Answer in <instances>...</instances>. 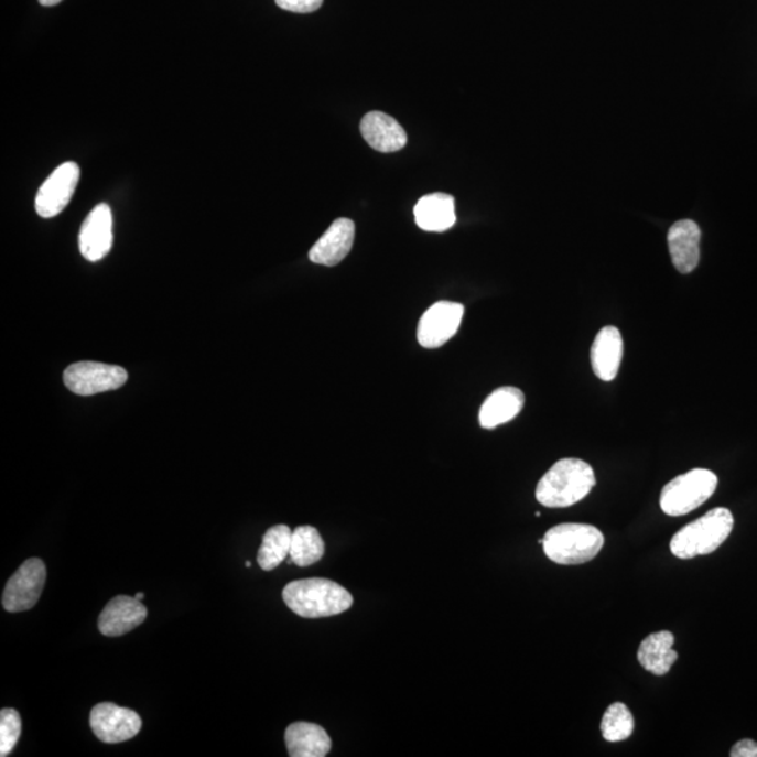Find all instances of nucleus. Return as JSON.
Masks as SVG:
<instances>
[{
    "label": "nucleus",
    "instance_id": "412c9836",
    "mask_svg": "<svg viewBox=\"0 0 757 757\" xmlns=\"http://www.w3.org/2000/svg\"><path fill=\"white\" fill-rule=\"evenodd\" d=\"M292 532L286 525H277L267 530L262 536V543L257 554V561L261 570L272 571L285 561L291 553Z\"/></svg>",
    "mask_w": 757,
    "mask_h": 757
},
{
    "label": "nucleus",
    "instance_id": "39448f33",
    "mask_svg": "<svg viewBox=\"0 0 757 757\" xmlns=\"http://www.w3.org/2000/svg\"><path fill=\"white\" fill-rule=\"evenodd\" d=\"M718 477L707 468H693L674 477L661 493L659 505L668 517H683L702 507L717 490Z\"/></svg>",
    "mask_w": 757,
    "mask_h": 757
},
{
    "label": "nucleus",
    "instance_id": "f8f14e48",
    "mask_svg": "<svg viewBox=\"0 0 757 757\" xmlns=\"http://www.w3.org/2000/svg\"><path fill=\"white\" fill-rule=\"evenodd\" d=\"M148 616L147 606L136 596H117L108 602L99 617V630L106 637H121L141 626Z\"/></svg>",
    "mask_w": 757,
    "mask_h": 757
},
{
    "label": "nucleus",
    "instance_id": "b1692460",
    "mask_svg": "<svg viewBox=\"0 0 757 757\" xmlns=\"http://www.w3.org/2000/svg\"><path fill=\"white\" fill-rule=\"evenodd\" d=\"M22 734V718L13 709L0 712V756L10 755Z\"/></svg>",
    "mask_w": 757,
    "mask_h": 757
},
{
    "label": "nucleus",
    "instance_id": "a211bd4d",
    "mask_svg": "<svg viewBox=\"0 0 757 757\" xmlns=\"http://www.w3.org/2000/svg\"><path fill=\"white\" fill-rule=\"evenodd\" d=\"M288 754L292 757H324L332 750V738L321 725L293 723L285 731Z\"/></svg>",
    "mask_w": 757,
    "mask_h": 757
},
{
    "label": "nucleus",
    "instance_id": "bb28decb",
    "mask_svg": "<svg viewBox=\"0 0 757 757\" xmlns=\"http://www.w3.org/2000/svg\"><path fill=\"white\" fill-rule=\"evenodd\" d=\"M43 7L50 8V7H56V4L61 3L62 0H39Z\"/></svg>",
    "mask_w": 757,
    "mask_h": 757
},
{
    "label": "nucleus",
    "instance_id": "ddd939ff",
    "mask_svg": "<svg viewBox=\"0 0 757 757\" xmlns=\"http://www.w3.org/2000/svg\"><path fill=\"white\" fill-rule=\"evenodd\" d=\"M355 239V224L352 219L334 220L326 234L309 251L314 264L334 267L339 264L352 251Z\"/></svg>",
    "mask_w": 757,
    "mask_h": 757
},
{
    "label": "nucleus",
    "instance_id": "c85d7f7f",
    "mask_svg": "<svg viewBox=\"0 0 757 757\" xmlns=\"http://www.w3.org/2000/svg\"><path fill=\"white\" fill-rule=\"evenodd\" d=\"M246 566H247V569H250V566H251L250 561H246Z\"/></svg>",
    "mask_w": 757,
    "mask_h": 757
},
{
    "label": "nucleus",
    "instance_id": "7ed1b4c3",
    "mask_svg": "<svg viewBox=\"0 0 757 757\" xmlns=\"http://www.w3.org/2000/svg\"><path fill=\"white\" fill-rule=\"evenodd\" d=\"M733 529V512L727 508H714L674 533L672 554L681 560L712 554L729 538Z\"/></svg>",
    "mask_w": 757,
    "mask_h": 757
},
{
    "label": "nucleus",
    "instance_id": "2eb2a0df",
    "mask_svg": "<svg viewBox=\"0 0 757 757\" xmlns=\"http://www.w3.org/2000/svg\"><path fill=\"white\" fill-rule=\"evenodd\" d=\"M625 344L620 329L607 326L597 333L591 348V364L595 375L605 382H612L619 374Z\"/></svg>",
    "mask_w": 757,
    "mask_h": 757
},
{
    "label": "nucleus",
    "instance_id": "9d476101",
    "mask_svg": "<svg viewBox=\"0 0 757 757\" xmlns=\"http://www.w3.org/2000/svg\"><path fill=\"white\" fill-rule=\"evenodd\" d=\"M465 306L441 301L422 314L417 338L424 348H440L455 336L461 327Z\"/></svg>",
    "mask_w": 757,
    "mask_h": 757
},
{
    "label": "nucleus",
    "instance_id": "1a4fd4ad",
    "mask_svg": "<svg viewBox=\"0 0 757 757\" xmlns=\"http://www.w3.org/2000/svg\"><path fill=\"white\" fill-rule=\"evenodd\" d=\"M79 179L80 169L74 162L61 164L46 179V182L39 190L37 197H35V210L41 218H54L68 207Z\"/></svg>",
    "mask_w": 757,
    "mask_h": 757
},
{
    "label": "nucleus",
    "instance_id": "4be33fe9",
    "mask_svg": "<svg viewBox=\"0 0 757 757\" xmlns=\"http://www.w3.org/2000/svg\"><path fill=\"white\" fill-rule=\"evenodd\" d=\"M324 542L318 530L313 527H299L292 532L290 558L298 566L316 564L324 555Z\"/></svg>",
    "mask_w": 757,
    "mask_h": 757
},
{
    "label": "nucleus",
    "instance_id": "423d86ee",
    "mask_svg": "<svg viewBox=\"0 0 757 757\" xmlns=\"http://www.w3.org/2000/svg\"><path fill=\"white\" fill-rule=\"evenodd\" d=\"M127 370L117 365L77 363L65 369L64 382L72 393L93 396L122 388Z\"/></svg>",
    "mask_w": 757,
    "mask_h": 757
},
{
    "label": "nucleus",
    "instance_id": "a878e982",
    "mask_svg": "<svg viewBox=\"0 0 757 757\" xmlns=\"http://www.w3.org/2000/svg\"><path fill=\"white\" fill-rule=\"evenodd\" d=\"M731 757H757V743L751 739H743L731 749Z\"/></svg>",
    "mask_w": 757,
    "mask_h": 757
},
{
    "label": "nucleus",
    "instance_id": "f257e3e1",
    "mask_svg": "<svg viewBox=\"0 0 757 757\" xmlns=\"http://www.w3.org/2000/svg\"><path fill=\"white\" fill-rule=\"evenodd\" d=\"M282 597L293 613L305 619L336 616L354 604L353 595L344 586L326 578L290 582Z\"/></svg>",
    "mask_w": 757,
    "mask_h": 757
},
{
    "label": "nucleus",
    "instance_id": "9b49d317",
    "mask_svg": "<svg viewBox=\"0 0 757 757\" xmlns=\"http://www.w3.org/2000/svg\"><path fill=\"white\" fill-rule=\"evenodd\" d=\"M112 246V215L107 204L91 210L79 234V249L86 260L96 262L105 259Z\"/></svg>",
    "mask_w": 757,
    "mask_h": 757
},
{
    "label": "nucleus",
    "instance_id": "6ab92c4d",
    "mask_svg": "<svg viewBox=\"0 0 757 757\" xmlns=\"http://www.w3.org/2000/svg\"><path fill=\"white\" fill-rule=\"evenodd\" d=\"M414 218L422 230H450L456 224L455 198L444 193L425 195L415 205Z\"/></svg>",
    "mask_w": 757,
    "mask_h": 757
},
{
    "label": "nucleus",
    "instance_id": "aec40b11",
    "mask_svg": "<svg viewBox=\"0 0 757 757\" xmlns=\"http://www.w3.org/2000/svg\"><path fill=\"white\" fill-rule=\"evenodd\" d=\"M674 636L671 631H658L650 635L638 648V662L646 671L663 677L677 662L678 652L673 650Z\"/></svg>",
    "mask_w": 757,
    "mask_h": 757
},
{
    "label": "nucleus",
    "instance_id": "20e7f679",
    "mask_svg": "<svg viewBox=\"0 0 757 757\" xmlns=\"http://www.w3.org/2000/svg\"><path fill=\"white\" fill-rule=\"evenodd\" d=\"M605 544L599 529L586 523H561L543 538V550L555 564L578 565L594 560Z\"/></svg>",
    "mask_w": 757,
    "mask_h": 757
},
{
    "label": "nucleus",
    "instance_id": "f03ea898",
    "mask_svg": "<svg viewBox=\"0 0 757 757\" xmlns=\"http://www.w3.org/2000/svg\"><path fill=\"white\" fill-rule=\"evenodd\" d=\"M595 484V472L588 463L561 459L539 482L536 499L548 508L571 507L588 496Z\"/></svg>",
    "mask_w": 757,
    "mask_h": 757
},
{
    "label": "nucleus",
    "instance_id": "0eeeda50",
    "mask_svg": "<svg viewBox=\"0 0 757 757\" xmlns=\"http://www.w3.org/2000/svg\"><path fill=\"white\" fill-rule=\"evenodd\" d=\"M46 580V569L40 559L24 561L20 569L10 576L3 591L2 605L4 610L20 613L30 610L37 605L43 594Z\"/></svg>",
    "mask_w": 757,
    "mask_h": 757
},
{
    "label": "nucleus",
    "instance_id": "6e6552de",
    "mask_svg": "<svg viewBox=\"0 0 757 757\" xmlns=\"http://www.w3.org/2000/svg\"><path fill=\"white\" fill-rule=\"evenodd\" d=\"M90 727L101 743L121 744L136 738L142 728V720L133 710L100 703L91 710Z\"/></svg>",
    "mask_w": 757,
    "mask_h": 757
},
{
    "label": "nucleus",
    "instance_id": "4468645a",
    "mask_svg": "<svg viewBox=\"0 0 757 757\" xmlns=\"http://www.w3.org/2000/svg\"><path fill=\"white\" fill-rule=\"evenodd\" d=\"M700 240H702V230L693 220H678L669 229V252H671L673 266L681 274H690L696 270L700 261Z\"/></svg>",
    "mask_w": 757,
    "mask_h": 757
},
{
    "label": "nucleus",
    "instance_id": "cd10ccee",
    "mask_svg": "<svg viewBox=\"0 0 757 757\" xmlns=\"http://www.w3.org/2000/svg\"><path fill=\"white\" fill-rule=\"evenodd\" d=\"M143 596H145V595H143L142 592H138V594L136 595L138 601H142Z\"/></svg>",
    "mask_w": 757,
    "mask_h": 757
},
{
    "label": "nucleus",
    "instance_id": "dca6fc26",
    "mask_svg": "<svg viewBox=\"0 0 757 757\" xmlns=\"http://www.w3.org/2000/svg\"><path fill=\"white\" fill-rule=\"evenodd\" d=\"M360 132L375 151L382 153L399 152L405 147L407 133L393 117L372 111L363 118Z\"/></svg>",
    "mask_w": 757,
    "mask_h": 757
},
{
    "label": "nucleus",
    "instance_id": "5701e85b",
    "mask_svg": "<svg viewBox=\"0 0 757 757\" xmlns=\"http://www.w3.org/2000/svg\"><path fill=\"white\" fill-rule=\"evenodd\" d=\"M601 731L607 743H621L632 735L635 717L626 704L613 703L602 718Z\"/></svg>",
    "mask_w": 757,
    "mask_h": 757
},
{
    "label": "nucleus",
    "instance_id": "393cba45",
    "mask_svg": "<svg viewBox=\"0 0 757 757\" xmlns=\"http://www.w3.org/2000/svg\"><path fill=\"white\" fill-rule=\"evenodd\" d=\"M324 0H275L277 7L293 13H312L322 8Z\"/></svg>",
    "mask_w": 757,
    "mask_h": 757
},
{
    "label": "nucleus",
    "instance_id": "f3484780",
    "mask_svg": "<svg viewBox=\"0 0 757 757\" xmlns=\"http://www.w3.org/2000/svg\"><path fill=\"white\" fill-rule=\"evenodd\" d=\"M523 405L522 390L505 386V388L494 390L484 401L478 420L483 429L494 430L498 425L512 421L522 411Z\"/></svg>",
    "mask_w": 757,
    "mask_h": 757
}]
</instances>
